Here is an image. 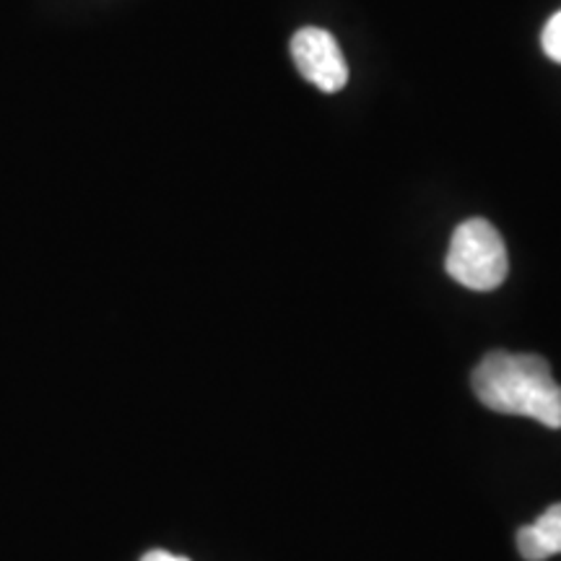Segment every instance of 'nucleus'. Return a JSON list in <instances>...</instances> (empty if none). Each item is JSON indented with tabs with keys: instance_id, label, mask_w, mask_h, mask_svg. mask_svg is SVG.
I'll list each match as a JSON object with an SVG mask.
<instances>
[{
	"instance_id": "1",
	"label": "nucleus",
	"mask_w": 561,
	"mask_h": 561,
	"mask_svg": "<svg viewBox=\"0 0 561 561\" xmlns=\"http://www.w3.org/2000/svg\"><path fill=\"white\" fill-rule=\"evenodd\" d=\"M471 385L486 409L561 430V385L543 356L491 351L476 364Z\"/></svg>"
},
{
	"instance_id": "2",
	"label": "nucleus",
	"mask_w": 561,
	"mask_h": 561,
	"mask_svg": "<svg viewBox=\"0 0 561 561\" xmlns=\"http://www.w3.org/2000/svg\"><path fill=\"white\" fill-rule=\"evenodd\" d=\"M445 268L453 280L471 291H494L510 273L502 234L486 219H468L455 229Z\"/></svg>"
},
{
	"instance_id": "3",
	"label": "nucleus",
	"mask_w": 561,
	"mask_h": 561,
	"mask_svg": "<svg viewBox=\"0 0 561 561\" xmlns=\"http://www.w3.org/2000/svg\"><path fill=\"white\" fill-rule=\"evenodd\" d=\"M291 58L299 73L320 91H341L348 81V66L331 32L305 26L291 37Z\"/></svg>"
},
{
	"instance_id": "4",
	"label": "nucleus",
	"mask_w": 561,
	"mask_h": 561,
	"mask_svg": "<svg viewBox=\"0 0 561 561\" xmlns=\"http://www.w3.org/2000/svg\"><path fill=\"white\" fill-rule=\"evenodd\" d=\"M517 551L528 561H546L561 553V502L551 504L533 525L517 530Z\"/></svg>"
},
{
	"instance_id": "5",
	"label": "nucleus",
	"mask_w": 561,
	"mask_h": 561,
	"mask_svg": "<svg viewBox=\"0 0 561 561\" xmlns=\"http://www.w3.org/2000/svg\"><path fill=\"white\" fill-rule=\"evenodd\" d=\"M541 45H543V53L549 55L553 62H561V11L553 13L549 24L543 26Z\"/></svg>"
},
{
	"instance_id": "6",
	"label": "nucleus",
	"mask_w": 561,
	"mask_h": 561,
	"mask_svg": "<svg viewBox=\"0 0 561 561\" xmlns=\"http://www.w3.org/2000/svg\"><path fill=\"white\" fill-rule=\"evenodd\" d=\"M140 561H191V559L174 557V553H170V551H149Z\"/></svg>"
}]
</instances>
